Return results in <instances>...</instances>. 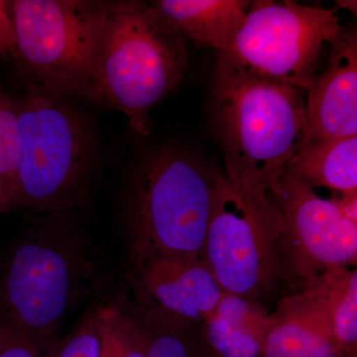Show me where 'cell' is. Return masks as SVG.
<instances>
[{"label": "cell", "mask_w": 357, "mask_h": 357, "mask_svg": "<svg viewBox=\"0 0 357 357\" xmlns=\"http://www.w3.org/2000/svg\"><path fill=\"white\" fill-rule=\"evenodd\" d=\"M302 89L215 67L211 76V126L225 178L258 206L304 143L306 107Z\"/></svg>", "instance_id": "1"}, {"label": "cell", "mask_w": 357, "mask_h": 357, "mask_svg": "<svg viewBox=\"0 0 357 357\" xmlns=\"http://www.w3.org/2000/svg\"><path fill=\"white\" fill-rule=\"evenodd\" d=\"M21 151L16 206L34 215L77 211L100 172L96 126L74 98L27 84L17 100Z\"/></svg>", "instance_id": "2"}, {"label": "cell", "mask_w": 357, "mask_h": 357, "mask_svg": "<svg viewBox=\"0 0 357 357\" xmlns=\"http://www.w3.org/2000/svg\"><path fill=\"white\" fill-rule=\"evenodd\" d=\"M225 178L204 155L178 143L141 155L126 194L133 259L151 255L204 259L206 230Z\"/></svg>", "instance_id": "3"}, {"label": "cell", "mask_w": 357, "mask_h": 357, "mask_svg": "<svg viewBox=\"0 0 357 357\" xmlns=\"http://www.w3.org/2000/svg\"><path fill=\"white\" fill-rule=\"evenodd\" d=\"M74 213L34 215L0 266V321L46 347L91 285L89 244Z\"/></svg>", "instance_id": "4"}, {"label": "cell", "mask_w": 357, "mask_h": 357, "mask_svg": "<svg viewBox=\"0 0 357 357\" xmlns=\"http://www.w3.org/2000/svg\"><path fill=\"white\" fill-rule=\"evenodd\" d=\"M185 41L151 4L109 1L96 56L93 100L119 110L139 136L150 133V112L184 79Z\"/></svg>", "instance_id": "5"}, {"label": "cell", "mask_w": 357, "mask_h": 357, "mask_svg": "<svg viewBox=\"0 0 357 357\" xmlns=\"http://www.w3.org/2000/svg\"><path fill=\"white\" fill-rule=\"evenodd\" d=\"M109 1L14 0L13 56L26 86L93 100L96 56Z\"/></svg>", "instance_id": "6"}, {"label": "cell", "mask_w": 357, "mask_h": 357, "mask_svg": "<svg viewBox=\"0 0 357 357\" xmlns=\"http://www.w3.org/2000/svg\"><path fill=\"white\" fill-rule=\"evenodd\" d=\"M347 28L333 9L295 1H251L231 45L218 54L217 66L253 76L309 89L321 52Z\"/></svg>", "instance_id": "7"}, {"label": "cell", "mask_w": 357, "mask_h": 357, "mask_svg": "<svg viewBox=\"0 0 357 357\" xmlns=\"http://www.w3.org/2000/svg\"><path fill=\"white\" fill-rule=\"evenodd\" d=\"M279 234L280 218L272 202L255 206L225 178L204 248V262L223 292L252 300L272 285L282 264Z\"/></svg>", "instance_id": "8"}, {"label": "cell", "mask_w": 357, "mask_h": 357, "mask_svg": "<svg viewBox=\"0 0 357 357\" xmlns=\"http://www.w3.org/2000/svg\"><path fill=\"white\" fill-rule=\"evenodd\" d=\"M268 198L280 218L281 258L286 250L306 280L356 264L357 222L344 215L337 197L319 198L314 190L282 175Z\"/></svg>", "instance_id": "9"}, {"label": "cell", "mask_w": 357, "mask_h": 357, "mask_svg": "<svg viewBox=\"0 0 357 357\" xmlns=\"http://www.w3.org/2000/svg\"><path fill=\"white\" fill-rule=\"evenodd\" d=\"M133 260L140 306L203 324L222 299L223 290L202 258L151 255Z\"/></svg>", "instance_id": "10"}, {"label": "cell", "mask_w": 357, "mask_h": 357, "mask_svg": "<svg viewBox=\"0 0 357 357\" xmlns=\"http://www.w3.org/2000/svg\"><path fill=\"white\" fill-rule=\"evenodd\" d=\"M307 91L306 134L303 145L357 135L356 29L345 30L331 46L325 69L314 75Z\"/></svg>", "instance_id": "11"}, {"label": "cell", "mask_w": 357, "mask_h": 357, "mask_svg": "<svg viewBox=\"0 0 357 357\" xmlns=\"http://www.w3.org/2000/svg\"><path fill=\"white\" fill-rule=\"evenodd\" d=\"M157 14L183 39L222 53L241 30L251 1L248 0H157Z\"/></svg>", "instance_id": "12"}, {"label": "cell", "mask_w": 357, "mask_h": 357, "mask_svg": "<svg viewBox=\"0 0 357 357\" xmlns=\"http://www.w3.org/2000/svg\"><path fill=\"white\" fill-rule=\"evenodd\" d=\"M293 299L325 326L347 356H356L357 344V272L337 268L307 279Z\"/></svg>", "instance_id": "13"}, {"label": "cell", "mask_w": 357, "mask_h": 357, "mask_svg": "<svg viewBox=\"0 0 357 357\" xmlns=\"http://www.w3.org/2000/svg\"><path fill=\"white\" fill-rule=\"evenodd\" d=\"M269 326V314L255 301L223 292L202 331L215 357H262Z\"/></svg>", "instance_id": "14"}, {"label": "cell", "mask_w": 357, "mask_h": 357, "mask_svg": "<svg viewBox=\"0 0 357 357\" xmlns=\"http://www.w3.org/2000/svg\"><path fill=\"white\" fill-rule=\"evenodd\" d=\"M283 176L312 190L326 188L340 195L357 192V135L303 145Z\"/></svg>", "instance_id": "15"}, {"label": "cell", "mask_w": 357, "mask_h": 357, "mask_svg": "<svg viewBox=\"0 0 357 357\" xmlns=\"http://www.w3.org/2000/svg\"><path fill=\"white\" fill-rule=\"evenodd\" d=\"M325 326L293 298L270 316L262 357H345Z\"/></svg>", "instance_id": "16"}, {"label": "cell", "mask_w": 357, "mask_h": 357, "mask_svg": "<svg viewBox=\"0 0 357 357\" xmlns=\"http://www.w3.org/2000/svg\"><path fill=\"white\" fill-rule=\"evenodd\" d=\"M124 307L139 326L146 357H215L204 340L202 324L140 305Z\"/></svg>", "instance_id": "17"}, {"label": "cell", "mask_w": 357, "mask_h": 357, "mask_svg": "<svg viewBox=\"0 0 357 357\" xmlns=\"http://www.w3.org/2000/svg\"><path fill=\"white\" fill-rule=\"evenodd\" d=\"M93 314L100 357H146L142 333L126 307L107 305Z\"/></svg>", "instance_id": "18"}, {"label": "cell", "mask_w": 357, "mask_h": 357, "mask_svg": "<svg viewBox=\"0 0 357 357\" xmlns=\"http://www.w3.org/2000/svg\"><path fill=\"white\" fill-rule=\"evenodd\" d=\"M21 133L17 100L0 84V184L10 210L16 206Z\"/></svg>", "instance_id": "19"}, {"label": "cell", "mask_w": 357, "mask_h": 357, "mask_svg": "<svg viewBox=\"0 0 357 357\" xmlns=\"http://www.w3.org/2000/svg\"><path fill=\"white\" fill-rule=\"evenodd\" d=\"M47 357H100L95 314L86 316L83 324L60 344L51 345Z\"/></svg>", "instance_id": "20"}, {"label": "cell", "mask_w": 357, "mask_h": 357, "mask_svg": "<svg viewBox=\"0 0 357 357\" xmlns=\"http://www.w3.org/2000/svg\"><path fill=\"white\" fill-rule=\"evenodd\" d=\"M49 349L29 333L0 321V357H47Z\"/></svg>", "instance_id": "21"}, {"label": "cell", "mask_w": 357, "mask_h": 357, "mask_svg": "<svg viewBox=\"0 0 357 357\" xmlns=\"http://www.w3.org/2000/svg\"><path fill=\"white\" fill-rule=\"evenodd\" d=\"M0 45L6 54L13 55L15 47V25L13 15V1L0 0Z\"/></svg>", "instance_id": "22"}, {"label": "cell", "mask_w": 357, "mask_h": 357, "mask_svg": "<svg viewBox=\"0 0 357 357\" xmlns=\"http://www.w3.org/2000/svg\"><path fill=\"white\" fill-rule=\"evenodd\" d=\"M10 211V206H9L8 202H7L2 185L0 184V213H6V211Z\"/></svg>", "instance_id": "23"}, {"label": "cell", "mask_w": 357, "mask_h": 357, "mask_svg": "<svg viewBox=\"0 0 357 357\" xmlns=\"http://www.w3.org/2000/svg\"><path fill=\"white\" fill-rule=\"evenodd\" d=\"M0 54H3V55H6V52H4L3 48H2L1 45H0Z\"/></svg>", "instance_id": "24"}]
</instances>
